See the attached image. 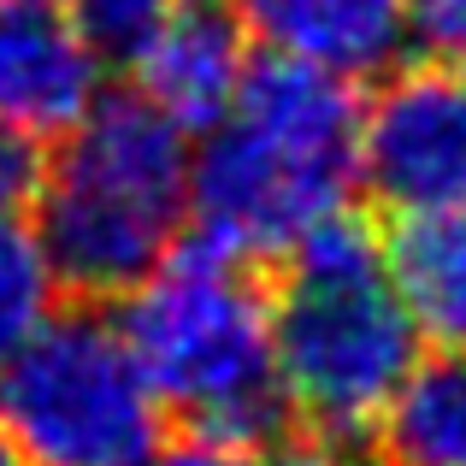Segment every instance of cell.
Returning <instances> with one entry per match:
<instances>
[{"label": "cell", "instance_id": "30bf717a", "mask_svg": "<svg viewBox=\"0 0 466 466\" xmlns=\"http://www.w3.org/2000/svg\"><path fill=\"white\" fill-rule=\"evenodd\" d=\"M384 266L420 337L437 349H466V207L408 213L384 237Z\"/></svg>", "mask_w": 466, "mask_h": 466}, {"label": "cell", "instance_id": "4fadbf2b", "mask_svg": "<svg viewBox=\"0 0 466 466\" xmlns=\"http://www.w3.org/2000/svg\"><path fill=\"white\" fill-rule=\"evenodd\" d=\"M59 6L101 59H130L142 35L171 12V0H59Z\"/></svg>", "mask_w": 466, "mask_h": 466}, {"label": "cell", "instance_id": "9a60e30c", "mask_svg": "<svg viewBox=\"0 0 466 466\" xmlns=\"http://www.w3.org/2000/svg\"><path fill=\"white\" fill-rule=\"evenodd\" d=\"M408 47L466 71V0H408Z\"/></svg>", "mask_w": 466, "mask_h": 466}, {"label": "cell", "instance_id": "52a82bcc", "mask_svg": "<svg viewBox=\"0 0 466 466\" xmlns=\"http://www.w3.org/2000/svg\"><path fill=\"white\" fill-rule=\"evenodd\" d=\"M248 42L230 0H171V12L142 35L130 54L137 95H148L159 113L183 130H213L230 113L242 77H248Z\"/></svg>", "mask_w": 466, "mask_h": 466}, {"label": "cell", "instance_id": "ba28073f", "mask_svg": "<svg viewBox=\"0 0 466 466\" xmlns=\"http://www.w3.org/2000/svg\"><path fill=\"white\" fill-rule=\"evenodd\" d=\"M101 95V54L59 0H0V125L66 137Z\"/></svg>", "mask_w": 466, "mask_h": 466}, {"label": "cell", "instance_id": "8fae6325", "mask_svg": "<svg viewBox=\"0 0 466 466\" xmlns=\"http://www.w3.org/2000/svg\"><path fill=\"white\" fill-rule=\"evenodd\" d=\"M372 437L384 466H466V349L420 354Z\"/></svg>", "mask_w": 466, "mask_h": 466}, {"label": "cell", "instance_id": "9c48e42d", "mask_svg": "<svg viewBox=\"0 0 466 466\" xmlns=\"http://www.w3.org/2000/svg\"><path fill=\"white\" fill-rule=\"evenodd\" d=\"M266 54L325 66L337 77H384L408 54V0H230Z\"/></svg>", "mask_w": 466, "mask_h": 466}, {"label": "cell", "instance_id": "3957f363", "mask_svg": "<svg viewBox=\"0 0 466 466\" xmlns=\"http://www.w3.org/2000/svg\"><path fill=\"white\" fill-rule=\"evenodd\" d=\"M189 218V130L137 89H106L47 154L35 242L59 296L118 301L154 272Z\"/></svg>", "mask_w": 466, "mask_h": 466}, {"label": "cell", "instance_id": "7c38bea8", "mask_svg": "<svg viewBox=\"0 0 466 466\" xmlns=\"http://www.w3.org/2000/svg\"><path fill=\"white\" fill-rule=\"evenodd\" d=\"M59 308V284L42 242L24 218H0V366L42 330V319Z\"/></svg>", "mask_w": 466, "mask_h": 466}, {"label": "cell", "instance_id": "e0dca14e", "mask_svg": "<svg viewBox=\"0 0 466 466\" xmlns=\"http://www.w3.org/2000/svg\"><path fill=\"white\" fill-rule=\"evenodd\" d=\"M0 466H24V455L12 449V437H6V431H0Z\"/></svg>", "mask_w": 466, "mask_h": 466}, {"label": "cell", "instance_id": "8992f818", "mask_svg": "<svg viewBox=\"0 0 466 466\" xmlns=\"http://www.w3.org/2000/svg\"><path fill=\"white\" fill-rule=\"evenodd\" d=\"M360 183L390 213L466 207V71L401 66L360 101Z\"/></svg>", "mask_w": 466, "mask_h": 466}, {"label": "cell", "instance_id": "7a4b0ae2", "mask_svg": "<svg viewBox=\"0 0 466 466\" xmlns=\"http://www.w3.org/2000/svg\"><path fill=\"white\" fill-rule=\"evenodd\" d=\"M118 308V337L137 354L159 408L195 437L237 449H272L296 425L272 360V296L218 242H171V254Z\"/></svg>", "mask_w": 466, "mask_h": 466}, {"label": "cell", "instance_id": "5b68a950", "mask_svg": "<svg viewBox=\"0 0 466 466\" xmlns=\"http://www.w3.org/2000/svg\"><path fill=\"white\" fill-rule=\"evenodd\" d=\"M0 431L24 466H142L166 443V408L118 325L77 301L0 366Z\"/></svg>", "mask_w": 466, "mask_h": 466}, {"label": "cell", "instance_id": "277c9868", "mask_svg": "<svg viewBox=\"0 0 466 466\" xmlns=\"http://www.w3.org/2000/svg\"><path fill=\"white\" fill-rule=\"evenodd\" d=\"M420 325L396 296L384 237L354 207L319 218L272 289V360L301 431L349 449L420 360Z\"/></svg>", "mask_w": 466, "mask_h": 466}, {"label": "cell", "instance_id": "6da1fadb", "mask_svg": "<svg viewBox=\"0 0 466 466\" xmlns=\"http://www.w3.org/2000/svg\"><path fill=\"white\" fill-rule=\"evenodd\" d=\"M360 189V89L325 66L266 54L189 154V213L237 260H284Z\"/></svg>", "mask_w": 466, "mask_h": 466}, {"label": "cell", "instance_id": "2e32d148", "mask_svg": "<svg viewBox=\"0 0 466 466\" xmlns=\"http://www.w3.org/2000/svg\"><path fill=\"white\" fill-rule=\"evenodd\" d=\"M142 466H266V455L237 443H213V437H177V443H159Z\"/></svg>", "mask_w": 466, "mask_h": 466}, {"label": "cell", "instance_id": "5bb4252c", "mask_svg": "<svg viewBox=\"0 0 466 466\" xmlns=\"http://www.w3.org/2000/svg\"><path fill=\"white\" fill-rule=\"evenodd\" d=\"M47 148L18 125H0V218H24L42 195Z\"/></svg>", "mask_w": 466, "mask_h": 466}]
</instances>
